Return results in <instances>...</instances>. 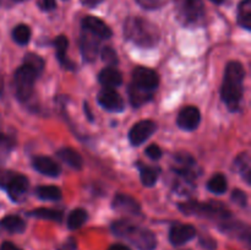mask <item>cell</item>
Wrapping results in <instances>:
<instances>
[{
  "label": "cell",
  "instance_id": "obj_1",
  "mask_svg": "<svg viewBox=\"0 0 251 250\" xmlns=\"http://www.w3.org/2000/svg\"><path fill=\"white\" fill-rule=\"evenodd\" d=\"M44 60L39 55L28 53L24 59V64L14 74V88L17 100L26 102L33 95L34 83L43 73Z\"/></svg>",
  "mask_w": 251,
  "mask_h": 250
},
{
  "label": "cell",
  "instance_id": "obj_2",
  "mask_svg": "<svg viewBox=\"0 0 251 250\" xmlns=\"http://www.w3.org/2000/svg\"><path fill=\"white\" fill-rule=\"evenodd\" d=\"M244 66L239 61H230L227 64L221 87V98L228 109L237 112L244 95Z\"/></svg>",
  "mask_w": 251,
  "mask_h": 250
},
{
  "label": "cell",
  "instance_id": "obj_3",
  "mask_svg": "<svg viewBox=\"0 0 251 250\" xmlns=\"http://www.w3.org/2000/svg\"><path fill=\"white\" fill-rule=\"evenodd\" d=\"M159 77L154 70L137 66L132 71L131 83L129 86V98L132 107H141L153 98L158 88Z\"/></svg>",
  "mask_w": 251,
  "mask_h": 250
},
{
  "label": "cell",
  "instance_id": "obj_4",
  "mask_svg": "<svg viewBox=\"0 0 251 250\" xmlns=\"http://www.w3.org/2000/svg\"><path fill=\"white\" fill-rule=\"evenodd\" d=\"M123 32L127 41L142 48H153L161 39V33L156 25L139 16L127 17Z\"/></svg>",
  "mask_w": 251,
  "mask_h": 250
},
{
  "label": "cell",
  "instance_id": "obj_5",
  "mask_svg": "<svg viewBox=\"0 0 251 250\" xmlns=\"http://www.w3.org/2000/svg\"><path fill=\"white\" fill-rule=\"evenodd\" d=\"M112 232L117 237L126 239L139 250H154L157 247V238L153 232L127 220H118L113 222Z\"/></svg>",
  "mask_w": 251,
  "mask_h": 250
},
{
  "label": "cell",
  "instance_id": "obj_6",
  "mask_svg": "<svg viewBox=\"0 0 251 250\" xmlns=\"http://www.w3.org/2000/svg\"><path fill=\"white\" fill-rule=\"evenodd\" d=\"M179 210L185 215L200 216V217L217 220L223 222L232 218V213L223 203L216 202H199V201H188L179 203Z\"/></svg>",
  "mask_w": 251,
  "mask_h": 250
},
{
  "label": "cell",
  "instance_id": "obj_7",
  "mask_svg": "<svg viewBox=\"0 0 251 250\" xmlns=\"http://www.w3.org/2000/svg\"><path fill=\"white\" fill-rule=\"evenodd\" d=\"M176 19L183 26L195 27L205 19L203 0H173Z\"/></svg>",
  "mask_w": 251,
  "mask_h": 250
},
{
  "label": "cell",
  "instance_id": "obj_8",
  "mask_svg": "<svg viewBox=\"0 0 251 250\" xmlns=\"http://www.w3.org/2000/svg\"><path fill=\"white\" fill-rule=\"evenodd\" d=\"M0 186L7 191L11 200L20 201L27 193L28 179L25 175L12 172H1L0 173Z\"/></svg>",
  "mask_w": 251,
  "mask_h": 250
},
{
  "label": "cell",
  "instance_id": "obj_9",
  "mask_svg": "<svg viewBox=\"0 0 251 250\" xmlns=\"http://www.w3.org/2000/svg\"><path fill=\"white\" fill-rule=\"evenodd\" d=\"M156 123L152 120H141L136 123L129 131V140L132 146H140L156 131Z\"/></svg>",
  "mask_w": 251,
  "mask_h": 250
},
{
  "label": "cell",
  "instance_id": "obj_10",
  "mask_svg": "<svg viewBox=\"0 0 251 250\" xmlns=\"http://www.w3.org/2000/svg\"><path fill=\"white\" fill-rule=\"evenodd\" d=\"M98 103L103 109L108 110V112H123L125 108L124 100L122 96L114 90V88H103L97 97Z\"/></svg>",
  "mask_w": 251,
  "mask_h": 250
},
{
  "label": "cell",
  "instance_id": "obj_11",
  "mask_svg": "<svg viewBox=\"0 0 251 250\" xmlns=\"http://www.w3.org/2000/svg\"><path fill=\"white\" fill-rule=\"evenodd\" d=\"M102 39L98 38L97 36L92 34L91 32L82 29V34H81V53H82L83 59L88 63H92L96 60L98 53H100V46Z\"/></svg>",
  "mask_w": 251,
  "mask_h": 250
},
{
  "label": "cell",
  "instance_id": "obj_12",
  "mask_svg": "<svg viewBox=\"0 0 251 250\" xmlns=\"http://www.w3.org/2000/svg\"><path fill=\"white\" fill-rule=\"evenodd\" d=\"M176 123H178V126L185 131H193V130L198 129L201 123L200 110L194 105H188V107L183 108L179 112Z\"/></svg>",
  "mask_w": 251,
  "mask_h": 250
},
{
  "label": "cell",
  "instance_id": "obj_13",
  "mask_svg": "<svg viewBox=\"0 0 251 250\" xmlns=\"http://www.w3.org/2000/svg\"><path fill=\"white\" fill-rule=\"evenodd\" d=\"M196 228L191 225H174L169 230V242L174 247H180L194 239Z\"/></svg>",
  "mask_w": 251,
  "mask_h": 250
},
{
  "label": "cell",
  "instance_id": "obj_14",
  "mask_svg": "<svg viewBox=\"0 0 251 250\" xmlns=\"http://www.w3.org/2000/svg\"><path fill=\"white\" fill-rule=\"evenodd\" d=\"M82 29L91 32L100 39H108L113 36L110 27L103 20L96 16H86L82 20Z\"/></svg>",
  "mask_w": 251,
  "mask_h": 250
},
{
  "label": "cell",
  "instance_id": "obj_15",
  "mask_svg": "<svg viewBox=\"0 0 251 250\" xmlns=\"http://www.w3.org/2000/svg\"><path fill=\"white\" fill-rule=\"evenodd\" d=\"M112 207L115 211L122 213H129V215H140L141 213V206L139 201L132 196L126 194H118L113 199Z\"/></svg>",
  "mask_w": 251,
  "mask_h": 250
},
{
  "label": "cell",
  "instance_id": "obj_16",
  "mask_svg": "<svg viewBox=\"0 0 251 250\" xmlns=\"http://www.w3.org/2000/svg\"><path fill=\"white\" fill-rule=\"evenodd\" d=\"M33 168L37 172L47 176H59L61 173V168L55 161L46 156H37L34 157L33 161Z\"/></svg>",
  "mask_w": 251,
  "mask_h": 250
},
{
  "label": "cell",
  "instance_id": "obj_17",
  "mask_svg": "<svg viewBox=\"0 0 251 250\" xmlns=\"http://www.w3.org/2000/svg\"><path fill=\"white\" fill-rule=\"evenodd\" d=\"M98 81L104 88H117L123 82V74L114 66L104 68L98 75Z\"/></svg>",
  "mask_w": 251,
  "mask_h": 250
},
{
  "label": "cell",
  "instance_id": "obj_18",
  "mask_svg": "<svg viewBox=\"0 0 251 250\" xmlns=\"http://www.w3.org/2000/svg\"><path fill=\"white\" fill-rule=\"evenodd\" d=\"M54 47H55L56 58H58L59 63L61 64V66L68 69V70H74V63L68 58V47H69L68 37L64 36V34L56 37L55 41H54Z\"/></svg>",
  "mask_w": 251,
  "mask_h": 250
},
{
  "label": "cell",
  "instance_id": "obj_19",
  "mask_svg": "<svg viewBox=\"0 0 251 250\" xmlns=\"http://www.w3.org/2000/svg\"><path fill=\"white\" fill-rule=\"evenodd\" d=\"M230 220H232V218H229V220L227 221H223L220 225V229L222 230V232H225L226 234L233 235V237H237L239 238V239L249 240V227L245 225L243 222H232Z\"/></svg>",
  "mask_w": 251,
  "mask_h": 250
},
{
  "label": "cell",
  "instance_id": "obj_20",
  "mask_svg": "<svg viewBox=\"0 0 251 250\" xmlns=\"http://www.w3.org/2000/svg\"><path fill=\"white\" fill-rule=\"evenodd\" d=\"M56 156H58L64 163H66L73 169H77L78 171V169L82 168V157H81V154L78 153L77 151H75L74 149H70V147H63V149H60L56 152Z\"/></svg>",
  "mask_w": 251,
  "mask_h": 250
},
{
  "label": "cell",
  "instance_id": "obj_21",
  "mask_svg": "<svg viewBox=\"0 0 251 250\" xmlns=\"http://www.w3.org/2000/svg\"><path fill=\"white\" fill-rule=\"evenodd\" d=\"M0 227L10 233H24L26 229V222L19 216L10 215L0 221Z\"/></svg>",
  "mask_w": 251,
  "mask_h": 250
},
{
  "label": "cell",
  "instance_id": "obj_22",
  "mask_svg": "<svg viewBox=\"0 0 251 250\" xmlns=\"http://www.w3.org/2000/svg\"><path fill=\"white\" fill-rule=\"evenodd\" d=\"M238 24L242 28L251 29V0H242L238 5Z\"/></svg>",
  "mask_w": 251,
  "mask_h": 250
},
{
  "label": "cell",
  "instance_id": "obj_23",
  "mask_svg": "<svg viewBox=\"0 0 251 250\" xmlns=\"http://www.w3.org/2000/svg\"><path fill=\"white\" fill-rule=\"evenodd\" d=\"M140 178H141L142 185L151 188L156 184L158 179L161 169L158 167H150V166H141L140 164Z\"/></svg>",
  "mask_w": 251,
  "mask_h": 250
},
{
  "label": "cell",
  "instance_id": "obj_24",
  "mask_svg": "<svg viewBox=\"0 0 251 250\" xmlns=\"http://www.w3.org/2000/svg\"><path fill=\"white\" fill-rule=\"evenodd\" d=\"M36 195L42 200L58 201L60 200L63 194L58 186L54 185H39L36 188Z\"/></svg>",
  "mask_w": 251,
  "mask_h": 250
},
{
  "label": "cell",
  "instance_id": "obj_25",
  "mask_svg": "<svg viewBox=\"0 0 251 250\" xmlns=\"http://www.w3.org/2000/svg\"><path fill=\"white\" fill-rule=\"evenodd\" d=\"M29 216L37 218H42V220H48L54 221V222H61L63 221V212L59 210H54V208H36L28 212Z\"/></svg>",
  "mask_w": 251,
  "mask_h": 250
},
{
  "label": "cell",
  "instance_id": "obj_26",
  "mask_svg": "<svg viewBox=\"0 0 251 250\" xmlns=\"http://www.w3.org/2000/svg\"><path fill=\"white\" fill-rule=\"evenodd\" d=\"M87 218L88 215L86 210H83V208H75V210H73L69 213L66 225H68L70 229H78V228L82 227L87 222Z\"/></svg>",
  "mask_w": 251,
  "mask_h": 250
},
{
  "label": "cell",
  "instance_id": "obj_27",
  "mask_svg": "<svg viewBox=\"0 0 251 250\" xmlns=\"http://www.w3.org/2000/svg\"><path fill=\"white\" fill-rule=\"evenodd\" d=\"M12 39L19 46H26L31 39V28L27 25L20 24L12 29Z\"/></svg>",
  "mask_w": 251,
  "mask_h": 250
},
{
  "label": "cell",
  "instance_id": "obj_28",
  "mask_svg": "<svg viewBox=\"0 0 251 250\" xmlns=\"http://www.w3.org/2000/svg\"><path fill=\"white\" fill-rule=\"evenodd\" d=\"M207 188L211 193L217 194V195L225 194L228 188L227 179H226V176L223 175V174H216L215 176H212V178L208 180Z\"/></svg>",
  "mask_w": 251,
  "mask_h": 250
},
{
  "label": "cell",
  "instance_id": "obj_29",
  "mask_svg": "<svg viewBox=\"0 0 251 250\" xmlns=\"http://www.w3.org/2000/svg\"><path fill=\"white\" fill-rule=\"evenodd\" d=\"M234 168L245 176L247 183H250V158L248 153H240L234 161Z\"/></svg>",
  "mask_w": 251,
  "mask_h": 250
},
{
  "label": "cell",
  "instance_id": "obj_30",
  "mask_svg": "<svg viewBox=\"0 0 251 250\" xmlns=\"http://www.w3.org/2000/svg\"><path fill=\"white\" fill-rule=\"evenodd\" d=\"M15 147V139L10 135L2 134L0 132V162H2L5 159V157L9 154V152L11 151Z\"/></svg>",
  "mask_w": 251,
  "mask_h": 250
},
{
  "label": "cell",
  "instance_id": "obj_31",
  "mask_svg": "<svg viewBox=\"0 0 251 250\" xmlns=\"http://www.w3.org/2000/svg\"><path fill=\"white\" fill-rule=\"evenodd\" d=\"M100 55H102V59L107 64H109L110 66H114L118 64V55L117 51L112 48V47H104L100 51Z\"/></svg>",
  "mask_w": 251,
  "mask_h": 250
},
{
  "label": "cell",
  "instance_id": "obj_32",
  "mask_svg": "<svg viewBox=\"0 0 251 250\" xmlns=\"http://www.w3.org/2000/svg\"><path fill=\"white\" fill-rule=\"evenodd\" d=\"M136 2L145 10H157L166 5L167 0H136Z\"/></svg>",
  "mask_w": 251,
  "mask_h": 250
},
{
  "label": "cell",
  "instance_id": "obj_33",
  "mask_svg": "<svg viewBox=\"0 0 251 250\" xmlns=\"http://www.w3.org/2000/svg\"><path fill=\"white\" fill-rule=\"evenodd\" d=\"M230 199L234 203H237L238 206H242V207H247L248 206V195L244 193V191L239 190V189H235L233 190L232 195H230Z\"/></svg>",
  "mask_w": 251,
  "mask_h": 250
},
{
  "label": "cell",
  "instance_id": "obj_34",
  "mask_svg": "<svg viewBox=\"0 0 251 250\" xmlns=\"http://www.w3.org/2000/svg\"><path fill=\"white\" fill-rule=\"evenodd\" d=\"M146 154L147 157H150L151 159H153V161H157V159H159L162 157V150L159 149L157 145H150L149 147L146 149Z\"/></svg>",
  "mask_w": 251,
  "mask_h": 250
},
{
  "label": "cell",
  "instance_id": "obj_35",
  "mask_svg": "<svg viewBox=\"0 0 251 250\" xmlns=\"http://www.w3.org/2000/svg\"><path fill=\"white\" fill-rule=\"evenodd\" d=\"M37 5H38V7L42 10V11L49 12V11H53V10L55 9L56 1L55 0H38Z\"/></svg>",
  "mask_w": 251,
  "mask_h": 250
},
{
  "label": "cell",
  "instance_id": "obj_36",
  "mask_svg": "<svg viewBox=\"0 0 251 250\" xmlns=\"http://www.w3.org/2000/svg\"><path fill=\"white\" fill-rule=\"evenodd\" d=\"M200 244L207 250H215L216 248H217V243H216V240L211 237H201Z\"/></svg>",
  "mask_w": 251,
  "mask_h": 250
},
{
  "label": "cell",
  "instance_id": "obj_37",
  "mask_svg": "<svg viewBox=\"0 0 251 250\" xmlns=\"http://www.w3.org/2000/svg\"><path fill=\"white\" fill-rule=\"evenodd\" d=\"M77 249V243H76L75 238L70 237L60 245L58 247V250H76Z\"/></svg>",
  "mask_w": 251,
  "mask_h": 250
},
{
  "label": "cell",
  "instance_id": "obj_38",
  "mask_svg": "<svg viewBox=\"0 0 251 250\" xmlns=\"http://www.w3.org/2000/svg\"><path fill=\"white\" fill-rule=\"evenodd\" d=\"M104 1V0H81V4L83 5V6L86 7H96L98 6V5H100L102 2Z\"/></svg>",
  "mask_w": 251,
  "mask_h": 250
},
{
  "label": "cell",
  "instance_id": "obj_39",
  "mask_svg": "<svg viewBox=\"0 0 251 250\" xmlns=\"http://www.w3.org/2000/svg\"><path fill=\"white\" fill-rule=\"evenodd\" d=\"M0 250H21V249H20L19 247H16L14 243L4 242L1 244V247H0Z\"/></svg>",
  "mask_w": 251,
  "mask_h": 250
},
{
  "label": "cell",
  "instance_id": "obj_40",
  "mask_svg": "<svg viewBox=\"0 0 251 250\" xmlns=\"http://www.w3.org/2000/svg\"><path fill=\"white\" fill-rule=\"evenodd\" d=\"M108 250H131V249L125 244H113L110 245Z\"/></svg>",
  "mask_w": 251,
  "mask_h": 250
},
{
  "label": "cell",
  "instance_id": "obj_41",
  "mask_svg": "<svg viewBox=\"0 0 251 250\" xmlns=\"http://www.w3.org/2000/svg\"><path fill=\"white\" fill-rule=\"evenodd\" d=\"M83 110H85V112H86V115H87L88 119H90L91 122H92L93 118H92V114H91L90 109H88V104H87V103H85V104H83Z\"/></svg>",
  "mask_w": 251,
  "mask_h": 250
},
{
  "label": "cell",
  "instance_id": "obj_42",
  "mask_svg": "<svg viewBox=\"0 0 251 250\" xmlns=\"http://www.w3.org/2000/svg\"><path fill=\"white\" fill-rule=\"evenodd\" d=\"M211 1H212L213 4H216V5H221V4H223V2H225V0H211Z\"/></svg>",
  "mask_w": 251,
  "mask_h": 250
},
{
  "label": "cell",
  "instance_id": "obj_43",
  "mask_svg": "<svg viewBox=\"0 0 251 250\" xmlns=\"http://www.w3.org/2000/svg\"><path fill=\"white\" fill-rule=\"evenodd\" d=\"M12 1H15V2H24V1H27V0H12Z\"/></svg>",
  "mask_w": 251,
  "mask_h": 250
},
{
  "label": "cell",
  "instance_id": "obj_44",
  "mask_svg": "<svg viewBox=\"0 0 251 250\" xmlns=\"http://www.w3.org/2000/svg\"><path fill=\"white\" fill-rule=\"evenodd\" d=\"M0 2H1V0H0Z\"/></svg>",
  "mask_w": 251,
  "mask_h": 250
}]
</instances>
